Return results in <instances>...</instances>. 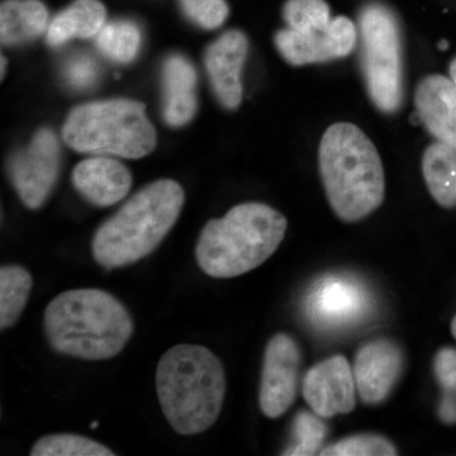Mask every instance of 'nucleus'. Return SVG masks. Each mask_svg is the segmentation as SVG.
Here are the masks:
<instances>
[{
    "mask_svg": "<svg viewBox=\"0 0 456 456\" xmlns=\"http://www.w3.org/2000/svg\"><path fill=\"white\" fill-rule=\"evenodd\" d=\"M45 334L56 353L104 360L123 350L134 332L127 308L112 294L83 288L59 294L47 305Z\"/></svg>",
    "mask_w": 456,
    "mask_h": 456,
    "instance_id": "obj_1",
    "label": "nucleus"
},
{
    "mask_svg": "<svg viewBox=\"0 0 456 456\" xmlns=\"http://www.w3.org/2000/svg\"><path fill=\"white\" fill-rule=\"evenodd\" d=\"M226 388L221 360L200 345L171 347L156 368V392L161 410L180 435L208 430L221 415Z\"/></svg>",
    "mask_w": 456,
    "mask_h": 456,
    "instance_id": "obj_2",
    "label": "nucleus"
},
{
    "mask_svg": "<svg viewBox=\"0 0 456 456\" xmlns=\"http://www.w3.org/2000/svg\"><path fill=\"white\" fill-rule=\"evenodd\" d=\"M327 200L344 222H358L382 206L386 178L377 147L358 126H330L318 149Z\"/></svg>",
    "mask_w": 456,
    "mask_h": 456,
    "instance_id": "obj_3",
    "label": "nucleus"
},
{
    "mask_svg": "<svg viewBox=\"0 0 456 456\" xmlns=\"http://www.w3.org/2000/svg\"><path fill=\"white\" fill-rule=\"evenodd\" d=\"M287 228V218L268 204H239L203 227L196 248L198 265L212 278L244 275L270 259Z\"/></svg>",
    "mask_w": 456,
    "mask_h": 456,
    "instance_id": "obj_4",
    "label": "nucleus"
},
{
    "mask_svg": "<svg viewBox=\"0 0 456 456\" xmlns=\"http://www.w3.org/2000/svg\"><path fill=\"white\" fill-rule=\"evenodd\" d=\"M184 200L183 188L170 179L141 189L98 228L92 242L95 261L122 268L151 254L178 221Z\"/></svg>",
    "mask_w": 456,
    "mask_h": 456,
    "instance_id": "obj_5",
    "label": "nucleus"
},
{
    "mask_svg": "<svg viewBox=\"0 0 456 456\" xmlns=\"http://www.w3.org/2000/svg\"><path fill=\"white\" fill-rule=\"evenodd\" d=\"M62 137L75 151L125 159L143 158L156 146L145 104L123 98L75 107L62 127Z\"/></svg>",
    "mask_w": 456,
    "mask_h": 456,
    "instance_id": "obj_6",
    "label": "nucleus"
},
{
    "mask_svg": "<svg viewBox=\"0 0 456 456\" xmlns=\"http://www.w3.org/2000/svg\"><path fill=\"white\" fill-rule=\"evenodd\" d=\"M358 35L369 97L380 112H397L403 99L402 40L397 20L388 8L373 3L360 13Z\"/></svg>",
    "mask_w": 456,
    "mask_h": 456,
    "instance_id": "obj_7",
    "label": "nucleus"
},
{
    "mask_svg": "<svg viewBox=\"0 0 456 456\" xmlns=\"http://www.w3.org/2000/svg\"><path fill=\"white\" fill-rule=\"evenodd\" d=\"M59 171V141L49 128L38 131L31 145L17 152L8 165L9 178L29 209H38L49 200Z\"/></svg>",
    "mask_w": 456,
    "mask_h": 456,
    "instance_id": "obj_8",
    "label": "nucleus"
},
{
    "mask_svg": "<svg viewBox=\"0 0 456 456\" xmlns=\"http://www.w3.org/2000/svg\"><path fill=\"white\" fill-rule=\"evenodd\" d=\"M302 354L292 336L270 338L264 354L259 404L268 419H279L293 406L298 395Z\"/></svg>",
    "mask_w": 456,
    "mask_h": 456,
    "instance_id": "obj_9",
    "label": "nucleus"
},
{
    "mask_svg": "<svg viewBox=\"0 0 456 456\" xmlns=\"http://www.w3.org/2000/svg\"><path fill=\"white\" fill-rule=\"evenodd\" d=\"M358 28L344 16L332 18L325 28L311 32L281 29L275 46L285 61L293 66L321 64L349 56L358 44Z\"/></svg>",
    "mask_w": 456,
    "mask_h": 456,
    "instance_id": "obj_10",
    "label": "nucleus"
},
{
    "mask_svg": "<svg viewBox=\"0 0 456 456\" xmlns=\"http://www.w3.org/2000/svg\"><path fill=\"white\" fill-rule=\"evenodd\" d=\"M356 393L353 369L349 360L342 355L317 362L303 378V398L322 419L353 412L356 407Z\"/></svg>",
    "mask_w": 456,
    "mask_h": 456,
    "instance_id": "obj_11",
    "label": "nucleus"
},
{
    "mask_svg": "<svg viewBox=\"0 0 456 456\" xmlns=\"http://www.w3.org/2000/svg\"><path fill=\"white\" fill-rule=\"evenodd\" d=\"M404 354L391 338L362 345L354 360V378L362 403L379 404L389 397L403 373Z\"/></svg>",
    "mask_w": 456,
    "mask_h": 456,
    "instance_id": "obj_12",
    "label": "nucleus"
},
{
    "mask_svg": "<svg viewBox=\"0 0 456 456\" xmlns=\"http://www.w3.org/2000/svg\"><path fill=\"white\" fill-rule=\"evenodd\" d=\"M248 53V37L237 29L224 32L207 50L206 68L212 88L227 110H236L241 104V73Z\"/></svg>",
    "mask_w": 456,
    "mask_h": 456,
    "instance_id": "obj_13",
    "label": "nucleus"
},
{
    "mask_svg": "<svg viewBox=\"0 0 456 456\" xmlns=\"http://www.w3.org/2000/svg\"><path fill=\"white\" fill-rule=\"evenodd\" d=\"M417 114L432 136L456 150V86L450 77H425L415 92Z\"/></svg>",
    "mask_w": 456,
    "mask_h": 456,
    "instance_id": "obj_14",
    "label": "nucleus"
},
{
    "mask_svg": "<svg viewBox=\"0 0 456 456\" xmlns=\"http://www.w3.org/2000/svg\"><path fill=\"white\" fill-rule=\"evenodd\" d=\"M73 184L88 202L110 207L127 196L132 185L130 170L107 156H95L75 167Z\"/></svg>",
    "mask_w": 456,
    "mask_h": 456,
    "instance_id": "obj_15",
    "label": "nucleus"
},
{
    "mask_svg": "<svg viewBox=\"0 0 456 456\" xmlns=\"http://www.w3.org/2000/svg\"><path fill=\"white\" fill-rule=\"evenodd\" d=\"M197 74L185 57L170 56L164 65V118L173 127L187 125L197 110Z\"/></svg>",
    "mask_w": 456,
    "mask_h": 456,
    "instance_id": "obj_16",
    "label": "nucleus"
},
{
    "mask_svg": "<svg viewBox=\"0 0 456 456\" xmlns=\"http://www.w3.org/2000/svg\"><path fill=\"white\" fill-rule=\"evenodd\" d=\"M106 7L99 0H75L60 12L47 29V44L59 47L71 38H90L106 25Z\"/></svg>",
    "mask_w": 456,
    "mask_h": 456,
    "instance_id": "obj_17",
    "label": "nucleus"
},
{
    "mask_svg": "<svg viewBox=\"0 0 456 456\" xmlns=\"http://www.w3.org/2000/svg\"><path fill=\"white\" fill-rule=\"evenodd\" d=\"M49 13L40 0H4L0 8V38L7 46L26 44L46 29Z\"/></svg>",
    "mask_w": 456,
    "mask_h": 456,
    "instance_id": "obj_18",
    "label": "nucleus"
},
{
    "mask_svg": "<svg viewBox=\"0 0 456 456\" xmlns=\"http://www.w3.org/2000/svg\"><path fill=\"white\" fill-rule=\"evenodd\" d=\"M422 174L432 198L444 208L456 207V150L431 143L422 156Z\"/></svg>",
    "mask_w": 456,
    "mask_h": 456,
    "instance_id": "obj_19",
    "label": "nucleus"
},
{
    "mask_svg": "<svg viewBox=\"0 0 456 456\" xmlns=\"http://www.w3.org/2000/svg\"><path fill=\"white\" fill-rule=\"evenodd\" d=\"M33 279L28 270L18 265L0 269V329L16 325L25 311Z\"/></svg>",
    "mask_w": 456,
    "mask_h": 456,
    "instance_id": "obj_20",
    "label": "nucleus"
},
{
    "mask_svg": "<svg viewBox=\"0 0 456 456\" xmlns=\"http://www.w3.org/2000/svg\"><path fill=\"white\" fill-rule=\"evenodd\" d=\"M139 27L128 20H114L98 33L97 46L104 56L117 62H131L139 53Z\"/></svg>",
    "mask_w": 456,
    "mask_h": 456,
    "instance_id": "obj_21",
    "label": "nucleus"
},
{
    "mask_svg": "<svg viewBox=\"0 0 456 456\" xmlns=\"http://www.w3.org/2000/svg\"><path fill=\"white\" fill-rule=\"evenodd\" d=\"M32 456H113L112 450L98 441L73 434L42 437L33 445Z\"/></svg>",
    "mask_w": 456,
    "mask_h": 456,
    "instance_id": "obj_22",
    "label": "nucleus"
},
{
    "mask_svg": "<svg viewBox=\"0 0 456 456\" xmlns=\"http://www.w3.org/2000/svg\"><path fill=\"white\" fill-rule=\"evenodd\" d=\"M322 417L316 413L301 411L293 419L292 444L284 450L283 455L320 454L329 428Z\"/></svg>",
    "mask_w": 456,
    "mask_h": 456,
    "instance_id": "obj_23",
    "label": "nucleus"
},
{
    "mask_svg": "<svg viewBox=\"0 0 456 456\" xmlns=\"http://www.w3.org/2000/svg\"><path fill=\"white\" fill-rule=\"evenodd\" d=\"M435 379L440 386L441 399L439 413L441 419L446 424L456 422V349L443 347L437 351L434 358Z\"/></svg>",
    "mask_w": 456,
    "mask_h": 456,
    "instance_id": "obj_24",
    "label": "nucleus"
},
{
    "mask_svg": "<svg viewBox=\"0 0 456 456\" xmlns=\"http://www.w3.org/2000/svg\"><path fill=\"white\" fill-rule=\"evenodd\" d=\"M288 28L311 32L325 28L332 20L325 0H288L283 9Z\"/></svg>",
    "mask_w": 456,
    "mask_h": 456,
    "instance_id": "obj_25",
    "label": "nucleus"
},
{
    "mask_svg": "<svg viewBox=\"0 0 456 456\" xmlns=\"http://www.w3.org/2000/svg\"><path fill=\"white\" fill-rule=\"evenodd\" d=\"M322 456H392L398 455L391 440L377 434H360L346 437L321 450Z\"/></svg>",
    "mask_w": 456,
    "mask_h": 456,
    "instance_id": "obj_26",
    "label": "nucleus"
},
{
    "mask_svg": "<svg viewBox=\"0 0 456 456\" xmlns=\"http://www.w3.org/2000/svg\"><path fill=\"white\" fill-rule=\"evenodd\" d=\"M187 16L206 29H216L224 25L228 17L224 0H182Z\"/></svg>",
    "mask_w": 456,
    "mask_h": 456,
    "instance_id": "obj_27",
    "label": "nucleus"
},
{
    "mask_svg": "<svg viewBox=\"0 0 456 456\" xmlns=\"http://www.w3.org/2000/svg\"><path fill=\"white\" fill-rule=\"evenodd\" d=\"M66 82L77 89L94 86L98 79V66L88 56H77L65 68Z\"/></svg>",
    "mask_w": 456,
    "mask_h": 456,
    "instance_id": "obj_28",
    "label": "nucleus"
},
{
    "mask_svg": "<svg viewBox=\"0 0 456 456\" xmlns=\"http://www.w3.org/2000/svg\"><path fill=\"white\" fill-rule=\"evenodd\" d=\"M449 74H450V79H452V82H454L455 86H456V56L454 57V59H452V61L450 62Z\"/></svg>",
    "mask_w": 456,
    "mask_h": 456,
    "instance_id": "obj_29",
    "label": "nucleus"
},
{
    "mask_svg": "<svg viewBox=\"0 0 456 456\" xmlns=\"http://www.w3.org/2000/svg\"><path fill=\"white\" fill-rule=\"evenodd\" d=\"M452 336H454V338L456 340V314H455L454 318H452Z\"/></svg>",
    "mask_w": 456,
    "mask_h": 456,
    "instance_id": "obj_30",
    "label": "nucleus"
},
{
    "mask_svg": "<svg viewBox=\"0 0 456 456\" xmlns=\"http://www.w3.org/2000/svg\"><path fill=\"white\" fill-rule=\"evenodd\" d=\"M5 64H7V60H5L4 57H2V77H4Z\"/></svg>",
    "mask_w": 456,
    "mask_h": 456,
    "instance_id": "obj_31",
    "label": "nucleus"
},
{
    "mask_svg": "<svg viewBox=\"0 0 456 456\" xmlns=\"http://www.w3.org/2000/svg\"><path fill=\"white\" fill-rule=\"evenodd\" d=\"M448 47V44L446 42H441L440 49H446Z\"/></svg>",
    "mask_w": 456,
    "mask_h": 456,
    "instance_id": "obj_32",
    "label": "nucleus"
},
{
    "mask_svg": "<svg viewBox=\"0 0 456 456\" xmlns=\"http://www.w3.org/2000/svg\"><path fill=\"white\" fill-rule=\"evenodd\" d=\"M99 424L98 422H94V424H92V428H98Z\"/></svg>",
    "mask_w": 456,
    "mask_h": 456,
    "instance_id": "obj_33",
    "label": "nucleus"
}]
</instances>
